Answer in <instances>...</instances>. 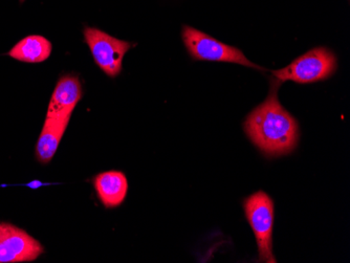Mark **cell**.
<instances>
[{
  "mask_svg": "<svg viewBox=\"0 0 350 263\" xmlns=\"http://www.w3.org/2000/svg\"><path fill=\"white\" fill-rule=\"evenodd\" d=\"M271 89L265 102L245 117L243 128L251 142L269 158L286 156L296 149L299 125L278 99L281 82L271 80Z\"/></svg>",
  "mask_w": 350,
  "mask_h": 263,
  "instance_id": "cell-1",
  "label": "cell"
},
{
  "mask_svg": "<svg viewBox=\"0 0 350 263\" xmlns=\"http://www.w3.org/2000/svg\"><path fill=\"white\" fill-rule=\"evenodd\" d=\"M337 68V57L329 49L316 48L295 59L290 66L273 70L272 74L281 83L308 84L329 79Z\"/></svg>",
  "mask_w": 350,
  "mask_h": 263,
  "instance_id": "cell-2",
  "label": "cell"
},
{
  "mask_svg": "<svg viewBox=\"0 0 350 263\" xmlns=\"http://www.w3.org/2000/svg\"><path fill=\"white\" fill-rule=\"evenodd\" d=\"M245 217L253 230L261 262L275 263L273 255L274 202L269 194L258 191L243 200Z\"/></svg>",
  "mask_w": 350,
  "mask_h": 263,
  "instance_id": "cell-3",
  "label": "cell"
},
{
  "mask_svg": "<svg viewBox=\"0 0 350 263\" xmlns=\"http://www.w3.org/2000/svg\"><path fill=\"white\" fill-rule=\"evenodd\" d=\"M182 37L189 55L194 60L227 62L256 68L262 72L267 70L251 62L239 49L220 42L210 35L189 25L183 27Z\"/></svg>",
  "mask_w": 350,
  "mask_h": 263,
  "instance_id": "cell-4",
  "label": "cell"
},
{
  "mask_svg": "<svg viewBox=\"0 0 350 263\" xmlns=\"http://www.w3.org/2000/svg\"><path fill=\"white\" fill-rule=\"evenodd\" d=\"M84 38L97 66L107 74L116 78L123 70V59L133 44L106 34L101 29L86 27Z\"/></svg>",
  "mask_w": 350,
  "mask_h": 263,
  "instance_id": "cell-5",
  "label": "cell"
},
{
  "mask_svg": "<svg viewBox=\"0 0 350 263\" xmlns=\"http://www.w3.org/2000/svg\"><path fill=\"white\" fill-rule=\"evenodd\" d=\"M42 253V245L27 232L9 223H0V263L27 262Z\"/></svg>",
  "mask_w": 350,
  "mask_h": 263,
  "instance_id": "cell-6",
  "label": "cell"
},
{
  "mask_svg": "<svg viewBox=\"0 0 350 263\" xmlns=\"http://www.w3.org/2000/svg\"><path fill=\"white\" fill-rule=\"evenodd\" d=\"M70 117L72 113L46 115L36 147V156L39 162L47 164L53 160L63 135L68 128Z\"/></svg>",
  "mask_w": 350,
  "mask_h": 263,
  "instance_id": "cell-7",
  "label": "cell"
},
{
  "mask_svg": "<svg viewBox=\"0 0 350 263\" xmlns=\"http://www.w3.org/2000/svg\"><path fill=\"white\" fill-rule=\"evenodd\" d=\"M81 98L82 86L78 77L70 74L62 77L53 92L46 115L72 113Z\"/></svg>",
  "mask_w": 350,
  "mask_h": 263,
  "instance_id": "cell-8",
  "label": "cell"
},
{
  "mask_svg": "<svg viewBox=\"0 0 350 263\" xmlns=\"http://www.w3.org/2000/svg\"><path fill=\"white\" fill-rule=\"evenodd\" d=\"M94 184L100 200L108 209L121 206L129 192L127 178L121 171L103 172L94 178Z\"/></svg>",
  "mask_w": 350,
  "mask_h": 263,
  "instance_id": "cell-9",
  "label": "cell"
},
{
  "mask_svg": "<svg viewBox=\"0 0 350 263\" xmlns=\"http://www.w3.org/2000/svg\"><path fill=\"white\" fill-rule=\"evenodd\" d=\"M52 54V43L44 37L31 35L19 41L9 52V56L27 64H40Z\"/></svg>",
  "mask_w": 350,
  "mask_h": 263,
  "instance_id": "cell-10",
  "label": "cell"
},
{
  "mask_svg": "<svg viewBox=\"0 0 350 263\" xmlns=\"http://www.w3.org/2000/svg\"><path fill=\"white\" fill-rule=\"evenodd\" d=\"M27 186H29V188H38L40 187V186H42V184H41L40 182H29Z\"/></svg>",
  "mask_w": 350,
  "mask_h": 263,
  "instance_id": "cell-11",
  "label": "cell"
},
{
  "mask_svg": "<svg viewBox=\"0 0 350 263\" xmlns=\"http://www.w3.org/2000/svg\"><path fill=\"white\" fill-rule=\"evenodd\" d=\"M23 1H25V0H21V3H23Z\"/></svg>",
  "mask_w": 350,
  "mask_h": 263,
  "instance_id": "cell-12",
  "label": "cell"
}]
</instances>
